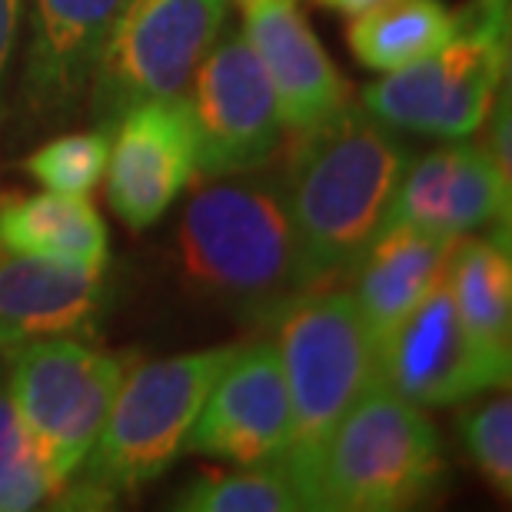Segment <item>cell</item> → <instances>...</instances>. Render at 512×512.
Returning <instances> with one entry per match:
<instances>
[{
	"instance_id": "6da1fadb",
	"label": "cell",
	"mask_w": 512,
	"mask_h": 512,
	"mask_svg": "<svg viewBox=\"0 0 512 512\" xmlns=\"http://www.w3.org/2000/svg\"><path fill=\"white\" fill-rule=\"evenodd\" d=\"M406 160L409 150L396 130L350 100L296 133L280 177L310 290L353 273L386 227Z\"/></svg>"
},
{
	"instance_id": "7a4b0ae2",
	"label": "cell",
	"mask_w": 512,
	"mask_h": 512,
	"mask_svg": "<svg viewBox=\"0 0 512 512\" xmlns=\"http://www.w3.org/2000/svg\"><path fill=\"white\" fill-rule=\"evenodd\" d=\"M177 223L180 270L210 300L270 323L310 290L280 173L197 177Z\"/></svg>"
},
{
	"instance_id": "3957f363",
	"label": "cell",
	"mask_w": 512,
	"mask_h": 512,
	"mask_svg": "<svg viewBox=\"0 0 512 512\" xmlns=\"http://www.w3.org/2000/svg\"><path fill=\"white\" fill-rule=\"evenodd\" d=\"M270 323L290 393V443L280 466L313 509L310 486L326 439L376 383V340L353 293L333 283L293 296Z\"/></svg>"
},
{
	"instance_id": "277c9868",
	"label": "cell",
	"mask_w": 512,
	"mask_h": 512,
	"mask_svg": "<svg viewBox=\"0 0 512 512\" xmlns=\"http://www.w3.org/2000/svg\"><path fill=\"white\" fill-rule=\"evenodd\" d=\"M230 353L233 346H213L130 370L84 466L57 493V499H67L60 506H110L120 493H137L167 473Z\"/></svg>"
},
{
	"instance_id": "5b68a950",
	"label": "cell",
	"mask_w": 512,
	"mask_h": 512,
	"mask_svg": "<svg viewBox=\"0 0 512 512\" xmlns=\"http://www.w3.org/2000/svg\"><path fill=\"white\" fill-rule=\"evenodd\" d=\"M443 479V443L423 406L373 383L326 439L310 503L316 512H403Z\"/></svg>"
},
{
	"instance_id": "8992f818",
	"label": "cell",
	"mask_w": 512,
	"mask_h": 512,
	"mask_svg": "<svg viewBox=\"0 0 512 512\" xmlns=\"http://www.w3.org/2000/svg\"><path fill=\"white\" fill-rule=\"evenodd\" d=\"M456 34L393 74L373 80L360 107L393 130L466 140L483 130L509 70V0H466Z\"/></svg>"
},
{
	"instance_id": "52a82bcc",
	"label": "cell",
	"mask_w": 512,
	"mask_h": 512,
	"mask_svg": "<svg viewBox=\"0 0 512 512\" xmlns=\"http://www.w3.org/2000/svg\"><path fill=\"white\" fill-rule=\"evenodd\" d=\"M4 360L14 409L60 493L84 466L104 426L117 386L127 376V356L60 336L27 343Z\"/></svg>"
},
{
	"instance_id": "ba28073f",
	"label": "cell",
	"mask_w": 512,
	"mask_h": 512,
	"mask_svg": "<svg viewBox=\"0 0 512 512\" xmlns=\"http://www.w3.org/2000/svg\"><path fill=\"white\" fill-rule=\"evenodd\" d=\"M230 0H124L90 77V120L107 133L147 100L180 97L227 24Z\"/></svg>"
},
{
	"instance_id": "9c48e42d",
	"label": "cell",
	"mask_w": 512,
	"mask_h": 512,
	"mask_svg": "<svg viewBox=\"0 0 512 512\" xmlns=\"http://www.w3.org/2000/svg\"><path fill=\"white\" fill-rule=\"evenodd\" d=\"M197 177L266 170L283 147L286 124L263 64L240 27L223 24L183 87Z\"/></svg>"
},
{
	"instance_id": "30bf717a",
	"label": "cell",
	"mask_w": 512,
	"mask_h": 512,
	"mask_svg": "<svg viewBox=\"0 0 512 512\" xmlns=\"http://www.w3.org/2000/svg\"><path fill=\"white\" fill-rule=\"evenodd\" d=\"M376 383L416 406H453L509 386V363L463 330L446 283L376 343Z\"/></svg>"
},
{
	"instance_id": "8fae6325",
	"label": "cell",
	"mask_w": 512,
	"mask_h": 512,
	"mask_svg": "<svg viewBox=\"0 0 512 512\" xmlns=\"http://www.w3.org/2000/svg\"><path fill=\"white\" fill-rule=\"evenodd\" d=\"M290 443V393L273 340L233 346L183 449L233 466H280Z\"/></svg>"
},
{
	"instance_id": "7c38bea8",
	"label": "cell",
	"mask_w": 512,
	"mask_h": 512,
	"mask_svg": "<svg viewBox=\"0 0 512 512\" xmlns=\"http://www.w3.org/2000/svg\"><path fill=\"white\" fill-rule=\"evenodd\" d=\"M197 177V150L187 100L163 97L127 110L110 130L107 203L130 230L153 227L190 180Z\"/></svg>"
},
{
	"instance_id": "4fadbf2b",
	"label": "cell",
	"mask_w": 512,
	"mask_h": 512,
	"mask_svg": "<svg viewBox=\"0 0 512 512\" xmlns=\"http://www.w3.org/2000/svg\"><path fill=\"white\" fill-rule=\"evenodd\" d=\"M120 7L124 0H30L17 94L34 127H60L84 107Z\"/></svg>"
},
{
	"instance_id": "5bb4252c",
	"label": "cell",
	"mask_w": 512,
	"mask_h": 512,
	"mask_svg": "<svg viewBox=\"0 0 512 512\" xmlns=\"http://www.w3.org/2000/svg\"><path fill=\"white\" fill-rule=\"evenodd\" d=\"M512 177L496 167L483 147L449 140L419 160H406L386 213L389 223H403L436 237L463 240L476 230H509Z\"/></svg>"
},
{
	"instance_id": "9a60e30c",
	"label": "cell",
	"mask_w": 512,
	"mask_h": 512,
	"mask_svg": "<svg viewBox=\"0 0 512 512\" xmlns=\"http://www.w3.org/2000/svg\"><path fill=\"white\" fill-rule=\"evenodd\" d=\"M240 30L280 100L283 124L303 133L340 110L350 97L343 74L306 24L300 0H233Z\"/></svg>"
},
{
	"instance_id": "2e32d148",
	"label": "cell",
	"mask_w": 512,
	"mask_h": 512,
	"mask_svg": "<svg viewBox=\"0 0 512 512\" xmlns=\"http://www.w3.org/2000/svg\"><path fill=\"white\" fill-rule=\"evenodd\" d=\"M104 270L7 250L0 256V356L40 340L87 336L104 306Z\"/></svg>"
},
{
	"instance_id": "e0dca14e",
	"label": "cell",
	"mask_w": 512,
	"mask_h": 512,
	"mask_svg": "<svg viewBox=\"0 0 512 512\" xmlns=\"http://www.w3.org/2000/svg\"><path fill=\"white\" fill-rule=\"evenodd\" d=\"M453 237L389 223L353 266V303L376 343L393 333L436 286L446 283Z\"/></svg>"
},
{
	"instance_id": "ac0fdd59",
	"label": "cell",
	"mask_w": 512,
	"mask_h": 512,
	"mask_svg": "<svg viewBox=\"0 0 512 512\" xmlns=\"http://www.w3.org/2000/svg\"><path fill=\"white\" fill-rule=\"evenodd\" d=\"M0 247L44 260L107 266L110 240L90 197L74 193H0Z\"/></svg>"
},
{
	"instance_id": "d6986e66",
	"label": "cell",
	"mask_w": 512,
	"mask_h": 512,
	"mask_svg": "<svg viewBox=\"0 0 512 512\" xmlns=\"http://www.w3.org/2000/svg\"><path fill=\"white\" fill-rule=\"evenodd\" d=\"M446 290L453 296L463 330L493 353L512 363V260L509 230H493V237H463L449 260Z\"/></svg>"
},
{
	"instance_id": "ffe728a7",
	"label": "cell",
	"mask_w": 512,
	"mask_h": 512,
	"mask_svg": "<svg viewBox=\"0 0 512 512\" xmlns=\"http://www.w3.org/2000/svg\"><path fill=\"white\" fill-rule=\"evenodd\" d=\"M456 27V10L443 0H389L383 7L350 17L346 40L366 70L393 74L443 47Z\"/></svg>"
},
{
	"instance_id": "44dd1931",
	"label": "cell",
	"mask_w": 512,
	"mask_h": 512,
	"mask_svg": "<svg viewBox=\"0 0 512 512\" xmlns=\"http://www.w3.org/2000/svg\"><path fill=\"white\" fill-rule=\"evenodd\" d=\"M183 512H303L306 499L283 466L207 469L173 499Z\"/></svg>"
},
{
	"instance_id": "7402d4cb",
	"label": "cell",
	"mask_w": 512,
	"mask_h": 512,
	"mask_svg": "<svg viewBox=\"0 0 512 512\" xmlns=\"http://www.w3.org/2000/svg\"><path fill=\"white\" fill-rule=\"evenodd\" d=\"M54 496L57 486L20 423L7 370H0V512H30Z\"/></svg>"
},
{
	"instance_id": "603a6c76",
	"label": "cell",
	"mask_w": 512,
	"mask_h": 512,
	"mask_svg": "<svg viewBox=\"0 0 512 512\" xmlns=\"http://www.w3.org/2000/svg\"><path fill=\"white\" fill-rule=\"evenodd\" d=\"M110 137L100 130L64 133L24 157V173L44 190L90 197V190L104 180Z\"/></svg>"
},
{
	"instance_id": "cb8c5ba5",
	"label": "cell",
	"mask_w": 512,
	"mask_h": 512,
	"mask_svg": "<svg viewBox=\"0 0 512 512\" xmlns=\"http://www.w3.org/2000/svg\"><path fill=\"white\" fill-rule=\"evenodd\" d=\"M459 436L469 459L503 499L512 496V399L499 393L459 416Z\"/></svg>"
},
{
	"instance_id": "d4e9b609",
	"label": "cell",
	"mask_w": 512,
	"mask_h": 512,
	"mask_svg": "<svg viewBox=\"0 0 512 512\" xmlns=\"http://www.w3.org/2000/svg\"><path fill=\"white\" fill-rule=\"evenodd\" d=\"M24 10H27V0H0V130H4V120H7V87H10V74H14Z\"/></svg>"
},
{
	"instance_id": "484cf974",
	"label": "cell",
	"mask_w": 512,
	"mask_h": 512,
	"mask_svg": "<svg viewBox=\"0 0 512 512\" xmlns=\"http://www.w3.org/2000/svg\"><path fill=\"white\" fill-rule=\"evenodd\" d=\"M310 4L336 10V14H343V17H360V14H366V10H376V7L389 4V0H310Z\"/></svg>"
}]
</instances>
